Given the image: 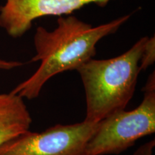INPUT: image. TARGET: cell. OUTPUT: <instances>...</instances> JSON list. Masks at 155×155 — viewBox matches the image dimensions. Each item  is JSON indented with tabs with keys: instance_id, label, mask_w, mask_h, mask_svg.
<instances>
[{
	"instance_id": "1",
	"label": "cell",
	"mask_w": 155,
	"mask_h": 155,
	"mask_svg": "<svg viewBox=\"0 0 155 155\" xmlns=\"http://www.w3.org/2000/svg\"><path fill=\"white\" fill-rule=\"evenodd\" d=\"M129 18L130 15H125L93 27L70 15L58 17V26L53 31L38 27L34 36L36 54L30 62L40 61V66L11 92L28 100L38 98L50 78L65 71L77 70L94 58L98 42L116 33Z\"/></svg>"
},
{
	"instance_id": "2",
	"label": "cell",
	"mask_w": 155,
	"mask_h": 155,
	"mask_svg": "<svg viewBox=\"0 0 155 155\" xmlns=\"http://www.w3.org/2000/svg\"><path fill=\"white\" fill-rule=\"evenodd\" d=\"M148 37H143L124 53L104 60H89L78 68L86 94L84 120L98 123L125 109L134 94L141 55Z\"/></svg>"
},
{
	"instance_id": "3",
	"label": "cell",
	"mask_w": 155,
	"mask_h": 155,
	"mask_svg": "<svg viewBox=\"0 0 155 155\" xmlns=\"http://www.w3.org/2000/svg\"><path fill=\"white\" fill-rule=\"evenodd\" d=\"M142 101L131 111L121 110L98 123L88 142L87 155L119 154L155 131V74L147 78Z\"/></svg>"
},
{
	"instance_id": "4",
	"label": "cell",
	"mask_w": 155,
	"mask_h": 155,
	"mask_svg": "<svg viewBox=\"0 0 155 155\" xmlns=\"http://www.w3.org/2000/svg\"><path fill=\"white\" fill-rule=\"evenodd\" d=\"M97 126L84 120L55 125L41 132L29 130L2 145L0 155H87V144Z\"/></svg>"
},
{
	"instance_id": "5",
	"label": "cell",
	"mask_w": 155,
	"mask_h": 155,
	"mask_svg": "<svg viewBox=\"0 0 155 155\" xmlns=\"http://www.w3.org/2000/svg\"><path fill=\"white\" fill-rule=\"evenodd\" d=\"M111 0H5L0 7V28L18 38L30 30L35 19L70 15L91 4L104 7Z\"/></svg>"
},
{
	"instance_id": "6",
	"label": "cell",
	"mask_w": 155,
	"mask_h": 155,
	"mask_svg": "<svg viewBox=\"0 0 155 155\" xmlns=\"http://www.w3.org/2000/svg\"><path fill=\"white\" fill-rule=\"evenodd\" d=\"M32 122L24 98L12 92L0 94V147L30 130Z\"/></svg>"
},
{
	"instance_id": "7",
	"label": "cell",
	"mask_w": 155,
	"mask_h": 155,
	"mask_svg": "<svg viewBox=\"0 0 155 155\" xmlns=\"http://www.w3.org/2000/svg\"><path fill=\"white\" fill-rule=\"evenodd\" d=\"M155 61V38H148L145 44L140 61L141 71H145L152 65Z\"/></svg>"
},
{
	"instance_id": "8",
	"label": "cell",
	"mask_w": 155,
	"mask_h": 155,
	"mask_svg": "<svg viewBox=\"0 0 155 155\" xmlns=\"http://www.w3.org/2000/svg\"><path fill=\"white\" fill-rule=\"evenodd\" d=\"M154 147L155 141L153 139L139 147L134 153V155H153Z\"/></svg>"
},
{
	"instance_id": "9",
	"label": "cell",
	"mask_w": 155,
	"mask_h": 155,
	"mask_svg": "<svg viewBox=\"0 0 155 155\" xmlns=\"http://www.w3.org/2000/svg\"><path fill=\"white\" fill-rule=\"evenodd\" d=\"M22 65L23 63L19 61H8L0 59V70L9 71L22 66Z\"/></svg>"
}]
</instances>
